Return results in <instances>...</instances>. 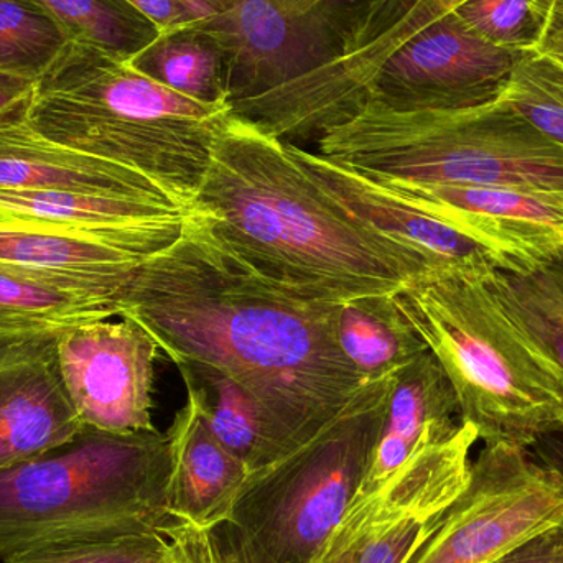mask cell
<instances>
[{
	"label": "cell",
	"instance_id": "obj_18",
	"mask_svg": "<svg viewBox=\"0 0 563 563\" xmlns=\"http://www.w3.org/2000/svg\"><path fill=\"white\" fill-rule=\"evenodd\" d=\"M167 437L172 519L203 531L231 522L251 472L218 439L194 394L187 393V402L175 416Z\"/></svg>",
	"mask_w": 563,
	"mask_h": 563
},
{
	"label": "cell",
	"instance_id": "obj_22",
	"mask_svg": "<svg viewBox=\"0 0 563 563\" xmlns=\"http://www.w3.org/2000/svg\"><path fill=\"white\" fill-rule=\"evenodd\" d=\"M483 284L563 390V254L528 273L493 271Z\"/></svg>",
	"mask_w": 563,
	"mask_h": 563
},
{
	"label": "cell",
	"instance_id": "obj_33",
	"mask_svg": "<svg viewBox=\"0 0 563 563\" xmlns=\"http://www.w3.org/2000/svg\"><path fill=\"white\" fill-rule=\"evenodd\" d=\"M495 563H563V521L532 536Z\"/></svg>",
	"mask_w": 563,
	"mask_h": 563
},
{
	"label": "cell",
	"instance_id": "obj_37",
	"mask_svg": "<svg viewBox=\"0 0 563 563\" xmlns=\"http://www.w3.org/2000/svg\"><path fill=\"white\" fill-rule=\"evenodd\" d=\"M531 450L539 462L558 470L563 475V429L539 440Z\"/></svg>",
	"mask_w": 563,
	"mask_h": 563
},
{
	"label": "cell",
	"instance_id": "obj_3",
	"mask_svg": "<svg viewBox=\"0 0 563 563\" xmlns=\"http://www.w3.org/2000/svg\"><path fill=\"white\" fill-rule=\"evenodd\" d=\"M231 104L172 91L104 49L68 42L36 79L30 125L49 141L142 172L188 205Z\"/></svg>",
	"mask_w": 563,
	"mask_h": 563
},
{
	"label": "cell",
	"instance_id": "obj_15",
	"mask_svg": "<svg viewBox=\"0 0 563 563\" xmlns=\"http://www.w3.org/2000/svg\"><path fill=\"white\" fill-rule=\"evenodd\" d=\"M82 427L63 383L56 336L0 343V470L69 442Z\"/></svg>",
	"mask_w": 563,
	"mask_h": 563
},
{
	"label": "cell",
	"instance_id": "obj_34",
	"mask_svg": "<svg viewBox=\"0 0 563 563\" xmlns=\"http://www.w3.org/2000/svg\"><path fill=\"white\" fill-rule=\"evenodd\" d=\"M161 33L194 25L188 0H125Z\"/></svg>",
	"mask_w": 563,
	"mask_h": 563
},
{
	"label": "cell",
	"instance_id": "obj_10",
	"mask_svg": "<svg viewBox=\"0 0 563 563\" xmlns=\"http://www.w3.org/2000/svg\"><path fill=\"white\" fill-rule=\"evenodd\" d=\"M522 55L493 45L452 10L390 55L371 79L361 104L396 111L493 104L505 96Z\"/></svg>",
	"mask_w": 563,
	"mask_h": 563
},
{
	"label": "cell",
	"instance_id": "obj_1",
	"mask_svg": "<svg viewBox=\"0 0 563 563\" xmlns=\"http://www.w3.org/2000/svg\"><path fill=\"white\" fill-rule=\"evenodd\" d=\"M338 305L264 279L190 213L180 240L125 285L118 317L141 324L174 364H207L250 389L279 462L366 384L338 343Z\"/></svg>",
	"mask_w": 563,
	"mask_h": 563
},
{
	"label": "cell",
	"instance_id": "obj_21",
	"mask_svg": "<svg viewBox=\"0 0 563 563\" xmlns=\"http://www.w3.org/2000/svg\"><path fill=\"white\" fill-rule=\"evenodd\" d=\"M336 336L341 351L364 383L393 376L429 351L400 310L396 294L341 301Z\"/></svg>",
	"mask_w": 563,
	"mask_h": 563
},
{
	"label": "cell",
	"instance_id": "obj_8",
	"mask_svg": "<svg viewBox=\"0 0 563 563\" xmlns=\"http://www.w3.org/2000/svg\"><path fill=\"white\" fill-rule=\"evenodd\" d=\"M563 521V475L528 449L486 445L468 485L410 563H495Z\"/></svg>",
	"mask_w": 563,
	"mask_h": 563
},
{
	"label": "cell",
	"instance_id": "obj_20",
	"mask_svg": "<svg viewBox=\"0 0 563 563\" xmlns=\"http://www.w3.org/2000/svg\"><path fill=\"white\" fill-rule=\"evenodd\" d=\"M152 257L0 221V269L25 279L118 297Z\"/></svg>",
	"mask_w": 563,
	"mask_h": 563
},
{
	"label": "cell",
	"instance_id": "obj_16",
	"mask_svg": "<svg viewBox=\"0 0 563 563\" xmlns=\"http://www.w3.org/2000/svg\"><path fill=\"white\" fill-rule=\"evenodd\" d=\"M297 157L331 194L376 230L426 257L437 273L485 277L506 271L505 261L489 247L427 213L380 181L294 144Z\"/></svg>",
	"mask_w": 563,
	"mask_h": 563
},
{
	"label": "cell",
	"instance_id": "obj_23",
	"mask_svg": "<svg viewBox=\"0 0 563 563\" xmlns=\"http://www.w3.org/2000/svg\"><path fill=\"white\" fill-rule=\"evenodd\" d=\"M118 314V297L52 287L0 269V343L58 336Z\"/></svg>",
	"mask_w": 563,
	"mask_h": 563
},
{
	"label": "cell",
	"instance_id": "obj_12",
	"mask_svg": "<svg viewBox=\"0 0 563 563\" xmlns=\"http://www.w3.org/2000/svg\"><path fill=\"white\" fill-rule=\"evenodd\" d=\"M354 5L290 15L276 0H218L207 25L230 59L231 108L271 95L330 62L343 43Z\"/></svg>",
	"mask_w": 563,
	"mask_h": 563
},
{
	"label": "cell",
	"instance_id": "obj_7",
	"mask_svg": "<svg viewBox=\"0 0 563 563\" xmlns=\"http://www.w3.org/2000/svg\"><path fill=\"white\" fill-rule=\"evenodd\" d=\"M396 374L364 384L303 445L251 473L228 525L261 558L320 561L369 472Z\"/></svg>",
	"mask_w": 563,
	"mask_h": 563
},
{
	"label": "cell",
	"instance_id": "obj_38",
	"mask_svg": "<svg viewBox=\"0 0 563 563\" xmlns=\"http://www.w3.org/2000/svg\"><path fill=\"white\" fill-rule=\"evenodd\" d=\"M539 52L545 53V55L563 63V0L555 2L551 23H549L548 32H545Z\"/></svg>",
	"mask_w": 563,
	"mask_h": 563
},
{
	"label": "cell",
	"instance_id": "obj_9",
	"mask_svg": "<svg viewBox=\"0 0 563 563\" xmlns=\"http://www.w3.org/2000/svg\"><path fill=\"white\" fill-rule=\"evenodd\" d=\"M478 432L462 423L417 450L376 492L351 503L317 563H410L468 485Z\"/></svg>",
	"mask_w": 563,
	"mask_h": 563
},
{
	"label": "cell",
	"instance_id": "obj_27",
	"mask_svg": "<svg viewBox=\"0 0 563 563\" xmlns=\"http://www.w3.org/2000/svg\"><path fill=\"white\" fill-rule=\"evenodd\" d=\"M68 38L29 0H0V73L36 81Z\"/></svg>",
	"mask_w": 563,
	"mask_h": 563
},
{
	"label": "cell",
	"instance_id": "obj_28",
	"mask_svg": "<svg viewBox=\"0 0 563 563\" xmlns=\"http://www.w3.org/2000/svg\"><path fill=\"white\" fill-rule=\"evenodd\" d=\"M501 99L563 148V63L539 49L526 52Z\"/></svg>",
	"mask_w": 563,
	"mask_h": 563
},
{
	"label": "cell",
	"instance_id": "obj_4",
	"mask_svg": "<svg viewBox=\"0 0 563 563\" xmlns=\"http://www.w3.org/2000/svg\"><path fill=\"white\" fill-rule=\"evenodd\" d=\"M167 433L82 427L69 442L0 470V562L68 542L162 534L168 511Z\"/></svg>",
	"mask_w": 563,
	"mask_h": 563
},
{
	"label": "cell",
	"instance_id": "obj_25",
	"mask_svg": "<svg viewBox=\"0 0 563 563\" xmlns=\"http://www.w3.org/2000/svg\"><path fill=\"white\" fill-rule=\"evenodd\" d=\"M142 75L205 104H231L230 59L207 30L181 26L161 33L131 59Z\"/></svg>",
	"mask_w": 563,
	"mask_h": 563
},
{
	"label": "cell",
	"instance_id": "obj_14",
	"mask_svg": "<svg viewBox=\"0 0 563 563\" xmlns=\"http://www.w3.org/2000/svg\"><path fill=\"white\" fill-rule=\"evenodd\" d=\"M191 210L79 191L0 188V221L154 257L180 240Z\"/></svg>",
	"mask_w": 563,
	"mask_h": 563
},
{
	"label": "cell",
	"instance_id": "obj_2",
	"mask_svg": "<svg viewBox=\"0 0 563 563\" xmlns=\"http://www.w3.org/2000/svg\"><path fill=\"white\" fill-rule=\"evenodd\" d=\"M191 213L251 271L313 300L397 294L437 274L331 194L291 142L234 112L214 142Z\"/></svg>",
	"mask_w": 563,
	"mask_h": 563
},
{
	"label": "cell",
	"instance_id": "obj_24",
	"mask_svg": "<svg viewBox=\"0 0 563 563\" xmlns=\"http://www.w3.org/2000/svg\"><path fill=\"white\" fill-rule=\"evenodd\" d=\"M187 393L194 394L218 439L251 473L277 462L263 406L233 377L201 363H177Z\"/></svg>",
	"mask_w": 563,
	"mask_h": 563
},
{
	"label": "cell",
	"instance_id": "obj_39",
	"mask_svg": "<svg viewBox=\"0 0 563 563\" xmlns=\"http://www.w3.org/2000/svg\"><path fill=\"white\" fill-rule=\"evenodd\" d=\"M276 2L290 15L310 16L340 9L343 0H276Z\"/></svg>",
	"mask_w": 563,
	"mask_h": 563
},
{
	"label": "cell",
	"instance_id": "obj_5",
	"mask_svg": "<svg viewBox=\"0 0 563 563\" xmlns=\"http://www.w3.org/2000/svg\"><path fill=\"white\" fill-rule=\"evenodd\" d=\"M317 144L321 157L373 180L563 195V148L503 99L455 111L364 102Z\"/></svg>",
	"mask_w": 563,
	"mask_h": 563
},
{
	"label": "cell",
	"instance_id": "obj_32",
	"mask_svg": "<svg viewBox=\"0 0 563 563\" xmlns=\"http://www.w3.org/2000/svg\"><path fill=\"white\" fill-rule=\"evenodd\" d=\"M162 534L170 542L174 563H227L213 531L172 521Z\"/></svg>",
	"mask_w": 563,
	"mask_h": 563
},
{
	"label": "cell",
	"instance_id": "obj_29",
	"mask_svg": "<svg viewBox=\"0 0 563 563\" xmlns=\"http://www.w3.org/2000/svg\"><path fill=\"white\" fill-rule=\"evenodd\" d=\"M558 0H465L460 19L493 45L512 52H534L551 23Z\"/></svg>",
	"mask_w": 563,
	"mask_h": 563
},
{
	"label": "cell",
	"instance_id": "obj_11",
	"mask_svg": "<svg viewBox=\"0 0 563 563\" xmlns=\"http://www.w3.org/2000/svg\"><path fill=\"white\" fill-rule=\"evenodd\" d=\"M158 344L135 321H89L56 336L59 371L82 426L151 432Z\"/></svg>",
	"mask_w": 563,
	"mask_h": 563
},
{
	"label": "cell",
	"instance_id": "obj_19",
	"mask_svg": "<svg viewBox=\"0 0 563 563\" xmlns=\"http://www.w3.org/2000/svg\"><path fill=\"white\" fill-rule=\"evenodd\" d=\"M452 383L430 351L394 376L369 472L354 501L366 498L426 445L445 442L462 422Z\"/></svg>",
	"mask_w": 563,
	"mask_h": 563
},
{
	"label": "cell",
	"instance_id": "obj_6",
	"mask_svg": "<svg viewBox=\"0 0 563 563\" xmlns=\"http://www.w3.org/2000/svg\"><path fill=\"white\" fill-rule=\"evenodd\" d=\"M397 301L452 383L460 420L488 446L531 449L563 429V390L483 277L429 274Z\"/></svg>",
	"mask_w": 563,
	"mask_h": 563
},
{
	"label": "cell",
	"instance_id": "obj_35",
	"mask_svg": "<svg viewBox=\"0 0 563 563\" xmlns=\"http://www.w3.org/2000/svg\"><path fill=\"white\" fill-rule=\"evenodd\" d=\"M221 554L227 563H269L261 558L231 525L214 529Z\"/></svg>",
	"mask_w": 563,
	"mask_h": 563
},
{
	"label": "cell",
	"instance_id": "obj_13",
	"mask_svg": "<svg viewBox=\"0 0 563 563\" xmlns=\"http://www.w3.org/2000/svg\"><path fill=\"white\" fill-rule=\"evenodd\" d=\"M377 181L489 247L505 261L508 273H528L563 254V195Z\"/></svg>",
	"mask_w": 563,
	"mask_h": 563
},
{
	"label": "cell",
	"instance_id": "obj_26",
	"mask_svg": "<svg viewBox=\"0 0 563 563\" xmlns=\"http://www.w3.org/2000/svg\"><path fill=\"white\" fill-rule=\"evenodd\" d=\"M65 33L68 42L86 43L131 62L161 35L154 23L125 0H29Z\"/></svg>",
	"mask_w": 563,
	"mask_h": 563
},
{
	"label": "cell",
	"instance_id": "obj_17",
	"mask_svg": "<svg viewBox=\"0 0 563 563\" xmlns=\"http://www.w3.org/2000/svg\"><path fill=\"white\" fill-rule=\"evenodd\" d=\"M29 101L0 114V188L109 195L191 210L187 201L142 172L40 134L26 119Z\"/></svg>",
	"mask_w": 563,
	"mask_h": 563
},
{
	"label": "cell",
	"instance_id": "obj_36",
	"mask_svg": "<svg viewBox=\"0 0 563 563\" xmlns=\"http://www.w3.org/2000/svg\"><path fill=\"white\" fill-rule=\"evenodd\" d=\"M36 81L0 73V114L29 101Z\"/></svg>",
	"mask_w": 563,
	"mask_h": 563
},
{
	"label": "cell",
	"instance_id": "obj_30",
	"mask_svg": "<svg viewBox=\"0 0 563 563\" xmlns=\"http://www.w3.org/2000/svg\"><path fill=\"white\" fill-rule=\"evenodd\" d=\"M2 563H174L164 534L122 536L68 542L16 555Z\"/></svg>",
	"mask_w": 563,
	"mask_h": 563
},
{
	"label": "cell",
	"instance_id": "obj_31",
	"mask_svg": "<svg viewBox=\"0 0 563 563\" xmlns=\"http://www.w3.org/2000/svg\"><path fill=\"white\" fill-rule=\"evenodd\" d=\"M465 0H413L402 15L380 33L369 48L361 56L357 76L364 85H369L377 69L397 52L404 43L409 42L417 33L422 32L440 16L455 10Z\"/></svg>",
	"mask_w": 563,
	"mask_h": 563
}]
</instances>
